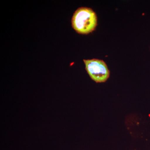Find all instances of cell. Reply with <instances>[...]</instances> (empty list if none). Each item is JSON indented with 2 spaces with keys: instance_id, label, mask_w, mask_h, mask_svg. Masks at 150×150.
<instances>
[{
  "instance_id": "1",
  "label": "cell",
  "mask_w": 150,
  "mask_h": 150,
  "mask_svg": "<svg viewBox=\"0 0 150 150\" xmlns=\"http://www.w3.org/2000/svg\"><path fill=\"white\" fill-rule=\"evenodd\" d=\"M72 26L76 32L88 34L95 30L97 25L96 14L91 8H79L75 12L71 20Z\"/></svg>"
},
{
  "instance_id": "2",
  "label": "cell",
  "mask_w": 150,
  "mask_h": 150,
  "mask_svg": "<svg viewBox=\"0 0 150 150\" xmlns=\"http://www.w3.org/2000/svg\"><path fill=\"white\" fill-rule=\"evenodd\" d=\"M83 62L88 74L96 82H105L109 77L110 72L106 64L103 60L84 59Z\"/></svg>"
}]
</instances>
